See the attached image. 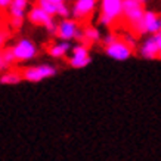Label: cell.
<instances>
[{"mask_svg":"<svg viewBox=\"0 0 161 161\" xmlns=\"http://www.w3.org/2000/svg\"><path fill=\"white\" fill-rule=\"evenodd\" d=\"M124 0H101V24L111 27L123 16Z\"/></svg>","mask_w":161,"mask_h":161,"instance_id":"obj_1","label":"cell"},{"mask_svg":"<svg viewBox=\"0 0 161 161\" xmlns=\"http://www.w3.org/2000/svg\"><path fill=\"white\" fill-rule=\"evenodd\" d=\"M161 30V18L160 15L151 10H145V15L139 24L133 28L136 34H157Z\"/></svg>","mask_w":161,"mask_h":161,"instance_id":"obj_2","label":"cell"},{"mask_svg":"<svg viewBox=\"0 0 161 161\" xmlns=\"http://www.w3.org/2000/svg\"><path fill=\"white\" fill-rule=\"evenodd\" d=\"M143 3H141L139 0H124V12L123 16L127 21V24L130 25V28H135L139 22L142 21L145 10H143Z\"/></svg>","mask_w":161,"mask_h":161,"instance_id":"obj_3","label":"cell"},{"mask_svg":"<svg viewBox=\"0 0 161 161\" xmlns=\"http://www.w3.org/2000/svg\"><path fill=\"white\" fill-rule=\"evenodd\" d=\"M105 52L109 58L115 59V61H126L132 56L133 47L129 43H126V40H115L111 44L105 46Z\"/></svg>","mask_w":161,"mask_h":161,"instance_id":"obj_4","label":"cell"},{"mask_svg":"<svg viewBox=\"0 0 161 161\" xmlns=\"http://www.w3.org/2000/svg\"><path fill=\"white\" fill-rule=\"evenodd\" d=\"M28 19L36 25H43L44 28H47V31H50V33H55L56 28H58V25L53 22V16L50 14H47L40 6H34L33 9L30 10Z\"/></svg>","mask_w":161,"mask_h":161,"instance_id":"obj_5","label":"cell"},{"mask_svg":"<svg viewBox=\"0 0 161 161\" xmlns=\"http://www.w3.org/2000/svg\"><path fill=\"white\" fill-rule=\"evenodd\" d=\"M56 74V68L52 67V65H37V67H31V68H27L22 73V78H25L27 81H33V83H37V81H42L44 78H50Z\"/></svg>","mask_w":161,"mask_h":161,"instance_id":"obj_6","label":"cell"},{"mask_svg":"<svg viewBox=\"0 0 161 161\" xmlns=\"http://www.w3.org/2000/svg\"><path fill=\"white\" fill-rule=\"evenodd\" d=\"M56 36L61 40H73V39H80L83 37V31L78 28L77 25V19H62L58 24L56 28Z\"/></svg>","mask_w":161,"mask_h":161,"instance_id":"obj_7","label":"cell"},{"mask_svg":"<svg viewBox=\"0 0 161 161\" xmlns=\"http://www.w3.org/2000/svg\"><path fill=\"white\" fill-rule=\"evenodd\" d=\"M28 6V0H12L9 5V25L14 30H19L24 22L25 9Z\"/></svg>","mask_w":161,"mask_h":161,"instance_id":"obj_8","label":"cell"},{"mask_svg":"<svg viewBox=\"0 0 161 161\" xmlns=\"http://www.w3.org/2000/svg\"><path fill=\"white\" fill-rule=\"evenodd\" d=\"M12 52H14V56L16 61H30L36 56L37 47L31 40L22 39L12 47Z\"/></svg>","mask_w":161,"mask_h":161,"instance_id":"obj_9","label":"cell"},{"mask_svg":"<svg viewBox=\"0 0 161 161\" xmlns=\"http://www.w3.org/2000/svg\"><path fill=\"white\" fill-rule=\"evenodd\" d=\"M90 64V55H89L87 44H77L73 47V55L69 58V65L73 68H84Z\"/></svg>","mask_w":161,"mask_h":161,"instance_id":"obj_10","label":"cell"},{"mask_svg":"<svg viewBox=\"0 0 161 161\" xmlns=\"http://www.w3.org/2000/svg\"><path fill=\"white\" fill-rule=\"evenodd\" d=\"M95 8H96V0H75L73 9H71V14H73L74 19L83 21L87 19L93 14Z\"/></svg>","mask_w":161,"mask_h":161,"instance_id":"obj_11","label":"cell"},{"mask_svg":"<svg viewBox=\"0 0 161 161\" xmlns=\"http://www.w3.org/2000/svg\"><path fill=\"white\" fill-rule=\"evenodd\" d=\"M142 58L145 59H155L158 58L160 53V34H151V37H148L143 43H142L141 49H139Z\"/></svg>","mask_w":161,"mask_h":161,"instance_id":"obj_12","label":"cell"},{"mask_svg":"<svg viewBox=\"0 0 161 161\" xmlns=\"http://www.w3.org/2000/svg\"><path fill=\"white\" fill-rule=\"evenodd\" d=\"M71 49V46H69V42L68 40H62V42H59V43H55L50 46L49 49V53L53 56V58H62L65 55L68 53V50Z\"/></svg>","mask_w":161,"mask_h":161,"instance_id":"obj_13","label":"cell"},{"mask_svg":"<svg viewBox=\"0 0 161 161\" xmlns=\"http://www.w3.org/2000/svg\"><path fill=\"white\" fill-rule=\"evenodd\" d=\"M84 44H93V43H98L101 40V33H99L98 28L95 27H86L83 30V37H81Z\"/></svg>","mask_w":161,"mask_h":161,"instance_id":"obj_14","label":"cell"},{"mask_svg":"<svg viewBox=\"0 0 161 161\" xmlns=\"http://www.w3.org/2000/svg\"><path fill=\"white\" fill-rule=\"evenodd\" d=\"M21 78H22V74L10 71V73H5L0 77V83L2 84H16L21 81Z\"/></svg>","mask_w":161,"mask_h":161,"instance_id":"obj_15","label":"cell"},{"mask_svg":"<svg viewBox=\"0 0 161 161\" xmlns=\"http://www.w3.org/2000/svg\"><path fill=\"white\" fill-rule=\"evenodd\" d=\"M37 5H39L40 8H43V9L46 10L47 14L52 15V16L56 15V3H53V2H50V0H39Z\"/></svg>","mask_w":161,"mask_h":161,"instance_id":"obj_16","label":"cell"},{"mask_svg":"<svg viewBox=\"0 0 161 161\" xmlns=\"http://www.w3.org/2000/svg\"><path fill=\"white\" fill-rule=\"evenodd\" d=\"M56 15H58V16H62V18H67V16L69 15L68 6L65 5L64 2H61V3H56Z\"/></svg>","mask_w":161,"mask_h":161,"instance_id":"obj_17","label":"cell"},{"mask_svg":"<svg viewBox=\"0 0 161 161\" xmlns=\"http://www.w3.org/2000/svg\"><path fill=\"white\" fill-rule=\"evenodd\" d=\"M3 58H5V61L8 64H12V62H15V61H16V59H15V56H14V52H12V49L5 50V52H3Z\"/></svg>","mask_w":161,"mask_h":161,"instance_id":"obj_18","label":"cell"},{"mask_svg":"<svg viewBox=\"0 0 161 161\" xmlns=\"http://www.w3.org/2000/svg\"><path fill=\"white\" fill-rule=\"evenodd\" d=\"M117 40V36H114V34H108L103 37V44L107 46V44H111L112 42H115Z\"/></svg>","mask_w":161,"mask_h":161,"instance_id":"obj_19","label":"cell"},{"mask_svg":"<svg viewBox=\"0 0 161 161\" xmlns=\"http://www.w3.org/2000/svg\"><path fill=\"white\" fill-rule=\"evenodd\" d=\"M6 37H8V33H6V30L0 25V46L5 43V40H6Z\"/></svg>","mask_w":161,"mask_h":161,"instance_id":"obj_20","label":"cell"},{"mask_svg":"<svg viewBox=\"0 0 161 161\" xmlns=\"http://www.w3.org/2000/svg\"><path fill=\"white\" fill-rule=\"evenodd\" d=\"M12 0H0V10H5V9H9V5Z\"/></svg>","mask_w":161,"mask_h":161,"instance_id":"obj_21","label":"cell"},{"mask_svg":"<svg viewBox=\"0 0 161 161\" xmlns=\"http://www.w3.org/2000/svg\"><path fill=\"white\" fill-rule=\"evenodd\" d=\"M8 65H9V64L5 61V58H3V53L0 52V71H2V69H5Z\"/></svg>","mask_w":161,"mask_h":161,"instance_id":"obj_22","label":"cell"},{"mask_svg":"<svg viewBox=\"0 0 161 161\" xmlns=\"http://www.w3.org/2000/svg\"><path fill=\"white\" fill-rule=\"evenodd\" d=\"M124 40H126V43H129L132 47H135L136 46V42H135V37H132V36H126L124 37Z\"/></svg>","mask_w":161,"mask_h":161,"instance_id":"obj_23","label":"cell"},{"mask_svg":"<svg viewBox=\"0 0 161 161\" xmlns=\"http://www.w3.org/2000/svg\"><path fill=\"white\" fill-rule=\"evenodd\" d=\"M160 34V33H158ZM158 58L161 59V34H160V53H158Z\"/></svg>","mask_w":161,"mask_h":161,"instance_id":"obj_24","label":"cell"},{"mask_svg":"<svg viewBox=\"0 0 161 161\" xmlns=\"http://www.w3.org/2000/svg\"><path fill=\"white\" fill-rule=\"evenodd\" d=\"M50 2H53V3H61V2H64V0H50Z\"/></svg>","mask_w":161,"mask_h":161,"instance_id":"obj_25","label":"cell"},{"mask_svg":"<svg viewBox=\"0 0 161 161\" xmlns=\"http://www.w3.org/2000/svg\"><path fill=\"white\" fill-rule=\"evenodd\" d=\"M139 2H141V3H147V0H139Z\"/></svg>","mask_w":161,"mask_h":161,"instance_id":"obj_26","label":"cell"},{"mask_svg":"<svg viewBox=\"0 0 161 161\" xmlns=\"http://www.w3.org/2000/svg\"><path fill=\"white\" fill-rule=\"evenodd\" d=\"M158 33H160V34H161V30H160V31H158Z\"/></svg>","mask_w":161,"mask_h":161,"instance_id":"obj_27","label":"cell"}]
</instances>
